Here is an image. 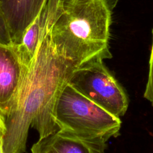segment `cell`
<instances>
[{"mask_svg":"<svg viewBox=\"0 0 153 153\" xmlns=\"http://www.w3.org/2000/svg\"><path fill=\"white\" fill-rule=\"evenodd\" d=\"M5 123L4 117L0 112V153H3V136L5 133Z\"/></svg>","mask_w":153,"mask_h":153,"instance_id":"11","label":"cell"},{"mask_svg":"<svg viewBox=\"0 0 153 153\" xmlns=\"http://www.w3.org/2000/svg\"><path fill=\"white\" fill-rule=\"evenodd\" d=\"M55 120L59 128L71 130L94 143L107 145L120 134V118L87 98L69 82L58 99Z\"/></svg>","mask_w":153,"mask_h":153,"instance_id":"3","label":"cell"},{"mask_svg":"<svg viewBox=\"0 0 153 153\" xmlns=\"http://www.w3.org/2000/svg\"><path fill=\"white\" fill-rule=\"evenodd\" d=\"M118 0H62L52 27L57 49L76 69L111 59L112 15Z\"/></svg>","mask_w":153,"mask_h":153,"instance_id":"2","label":"cell"},{"mask_svg":"<svg viewBox=\"0 0 153 153\" xmlns=\"http://www.w3.org/2000/svg\"><path fill=\"white\" fill-rule=\"evenodd\" d=\"M62 0H46L39 14L25 31L19 44L14 45L23 65H27L35 53L41 35L59 13Z\"/></svg>","mask_w":153,"mask_h":153,"instance_id":"7","label":"cell"},{"mask_svg":"<svg viewBox=\"0 0 153 153\" xmlns=\"http://www.w3.org/2000/svg\"><path fill=\"white\" fill-rule=\"evenodd\" d=\"M45 1L0 0V13L14 45L20 43L25 31L39 14Z\"/></svg>","mask_w":153,"mask_h":153,"instance_id":"6","label":"cell"},{"mask_svg":"<svg viewBox=\"0 0 153 153\" xmlns=\"http://www.w3.org/2000/svg\"><path fill=\"white\" fill-rule=\"evenodd\" d=\"M23 68L14 45L0 44V112L2 115L19 88Z\"/></svg>","mask_w":153,"mask_h":153,"instance_id":"8","label":"cell"},{"mask_svg":"<svg viewBox=\"0 0 153 153\" xmlns=\"http://www.w3.org/2000/svg\"><path fill=\"white\" fill-rule=\"evenodd\" d=\"M56 18L44 30L33 57L23 65L19 88L3 114V153L25 152L30 127L38 132V139L59 130L55 120L57 103L76 68L52 39Z\"/></svg>","mask_w":153,"mask_h":153,"instance_id":"1","label":"cell"},{"mask_svg":"<svg viewBox=\"0 0 153 153\" xmlns=\"http://www.w3.org/2000/svg\"><path fill=\"white\" fill-rule=\"evenodd\" d=\"M69 83L113 115L120 118L126 113L128 106L127 94L103 61L75 69Z\"/></svg>","mask_w":153,"mask_h":153,"instance_id":"4","label":"cell"},{"mask_svg":"<svg viewBox=\"0 0 153 153\" xmlns=\"http://www.w3.org/2000/svg\"><path fill=\"white\" fill-rule=\"evenodd\" d=\"M152 33V41L151 45L150 57L149 60V71L147 82L146 84L143 97L146 100L153 104V29Z\"/></svg>","mask_w":153,"mask_h":153,"instance_id":"9","label":"cell"},{"mask_svg":"<svg viewBox=\"0 0 153 153\" xmlns=\"http://www.w3.org/2000/svg\"><path fill=\"white\" fill-rule=\"evenodd\" d=\"M0 44L4 45H13L10 37L7 23L0 13Z\"/></svg>","mask_w":153,"mask_h":153,"instance_id":"10","label":"cell"},{"mask_svg":"<svg viewBox=\"0 0 153 153\" xmlns=\"http://www.w3.org/2000/svg\"><path fill=\"white\" fill-rule=\"evenodd\" d=\"M106 148L107 145L94 143L71 130L59 128L38 139L30 150L32 153H102Z\"/></svg>","mask_w":153,"mask_h":153,"instance_id":"5","label":"cell"}]
</instances>
